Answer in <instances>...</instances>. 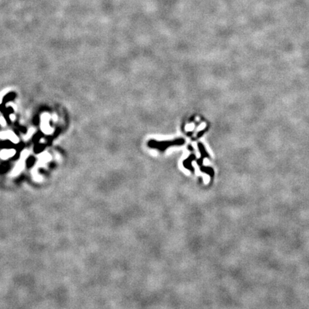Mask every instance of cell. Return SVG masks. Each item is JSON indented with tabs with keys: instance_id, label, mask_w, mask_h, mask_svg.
Masks as SVG:
<instances>
[{
	"instance_id": "obj_1",
	"label": "cell",
	"mask_w": 309,
	"mask_h": 309,
	"mask_svg": "<svg viewBox=\"0 0 309 309\" xmlns=\"http://www.w3.org/2000/svg\"><path fill=\"white\" fill-rule=\"evenodd\" d=\"M185 140L183 139H177L172 141H162L157 142L156 140H150L148 142V146L152 148H155L160 151H165L170 147L175 146V145H182L184 144Z\"/></svg>"
},
{
	"instance_id": "obj_2",
	"label": "cell",
	"mask_w": 309,
	"mask_h": 309,
	"mask_svg": "<svg viewBox=\"0 0 309 309\" xmlns=\"http://www.w3.org/2000/svg\"><path fill=\"white\" fill-rule=\"evenodd\" d=\"M29 155V152L27 150H24L22 152V155H21V159L20 160V161L16 163V165H15L14 168L13 169L12 172V176H16L19 175L24 168V161L25 159L27 157V156Z\"/></svg>"
},
{
	"instance_id": "obj_3",
	"label": "cell",
	"mask_w": 309,
	"mask_h": 309,
	"mask_svg": "<svg viewBox=\"0 0 309 309\" xmlns=\"http://www.w3.org/2000/svg\"><path fill=\"white\" fill-rule=\"evenodd\" d=\"M198 148H199V150H200V152H201V158H199L197 160V165H199L203 164V159L205 158V157H209V155H208V152H206V150H205V148L204 147V145L201 142H199L198 143Z\"/></svg>"
},
{
	"instance_id": "obj_4",
	"label": "cell",
	"mask_w": 309,
	"mask_h": 309,
	"mask_svg": "<svg viewBox=\"0 0 309 309\" xmlns=\"http://www.w3.org/2000/svg\"><path fill=\"white\" fill-rule=\"evenodd\" d=\"M51 160V156L47 153H42L39 156V162L37 163V167H42L45 165V164Z\"/></svg>"
},
{
	"instance_id": "obj_5",
	"label": "cell",
	"mask_w": 309,
	"mask_h": 309,
	"mask_svg": "<svg viewBox=\"0 0 309 309\" xmlns=\"http://www.w3.org/2000/svg\"><path fill=\"white\" fill-rule=\"evenodd\" d=\"M195 155H193V154L190 155L187 159H185V160L183 161V166H184L186 169L190 170L191 172H194V168H193V165H192V162H193V160H195Z\"/></svg>"
},
{
	"instance_id": "obj_6",
	"label": "cell",
	"mask_w": 309,
	"mask_h": 309,
	"mask_svg": "<svg viewBox=\"0 0 309 309\" xmlns=\"http://www.w3.org/2000/svg\"><path fill=\"white\" fill-rule=\"evenodd\" d=\"M16 153V151L14 149L10 150H2L0 152V157L2 160H7L11 157H13Z\"/></svg>"
},
{
	"instance_id": "obj_7",
	"label": "cell",
	"mask_w": 309,
	"mask_h": 309,
	"mask_svg": "<svg viewBox=\"0 0 309 309\" xmlns=\"http://www.w3.org/2000/svg\"><path fill=\"white\" fill-rule=\"evenodd\" d=\"M198 166H199L200 169H201V170L203 173H205L209 175L210 176L211 179L213 178V177H214V174H215V173H214V170H213V169L212 168L204 166L203 164L199 165Z\"/></svg>"
},
{
	"instance_id": "obj_8",
	"label": "cell",
	"mask_w": 309,
	"mask_h": 309,
	"mask_svg": "<svg viewBox=\"0 0 309 309\" xmlns=\"http://www.w3.org/2000/svg\"><path fill=\"white\" fill-rule=\"evenodd\" d=\"M6 137H7V139H9L14 143H17L18 142H19V139H18V137L12 131H7L6 132Z\"/></svg>"
},
{
	"instance_id": "obj_9",
	"label": "cell",
	"mask_w": 309,
	"mask_h": 309,
	"mask_svg": "<svg viewBox=\"0 0 309 309\" xmlns=\"http://www.w3.org/2000/svg\"><path fill=\"white\" fill-rule=\"evenodd\" d=\"M6 124H7L6 120L3 117H0V124L2 125V126H5Z\"/></svg>"
},
{
	"instance_id": "obj_10",
	"label": "cell",
	"mask_w": 309,
	"mask_h": 309,
	"mask_svg": "<svg viewBox=\"0 0 309 309\" xmlns=\"http://www.w3.org/2000/svg\"><path fill=\"white\" fill-rule=\"evenodd\" d=\"M10 119H11L12 121H14V120H15V116H14V115H10Z\"/></svg>"
}]
</instances>
